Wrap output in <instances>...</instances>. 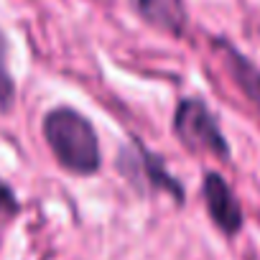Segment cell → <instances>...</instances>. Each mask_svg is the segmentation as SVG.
<instances>
[{
    "mask_svg": "<svg viewBox=\"0 0 260 260\" xmlns=\"http://www.w3.org/2000/svg\"><path fill=\"white\" fill-rule=\"evenodd\" d=\"M133 11L153 28L181 36L186 31V6L184 0H130Z\"/></svg>",
    "mask_w": 260,
    "mask_h": 260,
    "instance_id": "cell-5",
    "label": "cell"
},
{
    "mask_svg": "<svg viewBox=\"0 0 260 260\" xmlns=\"http://www.w3.org/2000/svg\"><path fill=\"white\" fill-rule=\"evenodd\" d=\"M117 169L133 181L136 186L146 189H158V191H166L174 197L176 204H184V186L166 171L164 161L153 153H148L143 146L133 143V146H127L120 156H117Z\"/></svg>",
    "mask_w": 260,
    "mask_h": 260,
    "instance_id": "cell-3",
    "label": "cell"
},
{
    "mask_svg": "<svg viewBox=\"0 0 260 260\" xmlns=\"http://www.w3.org/2000/svg\"><path fill=\"white\" fill-rule=\"evenodd\" d=\"M214 46L222 51L224 56V64H227V72L230 77L235 79V84L242 89V94L260 107V69L245 56L240 54L235 46H230L227 41H214Z\"/></svg>",
    "mask_w": 260,
    "mask_h": 260,
    "instance_id": "cell-6",
    "label": "cell"
},
{
    "mask_svg": "<svg viewBox=\"0 0 260 260\" xmlns=\"http://www.w3.org/2000/svg\"><path fill=\"white\" fill-rule=\"evenodd\" d=\"M18 212V199L13 194V189L0 181V214H16Z\"/></svg>",
    "mask_w": 260,
    "mask_h": 260,
    "instance_id": "cell-8",
    "label": "cell"
},
{
    "mask_svg": "<svg viewBox=\"0 0 260 260\" xmlns=\"http://www.w3.org/2000/svg\"><path fill=\"white\" fill-rule=\"evenodd\" d=\"M174 133L194 153H209L217 158L230 156V146H227L224 133L217 125V117L197 97L179 100V105L174 110Z\"/></svg>",
    "mask_w": 260,
    "mask_h": 260,
    "instance_id": "cell-2",
    "label": "cell"
},
{
    "mask_svg": "<svg viewBox=\"0 0 260 260\" xmlns=\"http://www.w3.org/2000/svg\"><path fill=\"white\" fill-rule=\"evenodd\" d=\"M202 194H204L207 212H209L212 222H214L224 235H230V237L237 235L240 227H242V207H240L237 197L232 194L230 184H227L219 174L209 171V174L204 176V189H202Z\"/></svg>",
    "mask_w": 260,
    "mask_h": 260,
    "instance_id": "cell-4",
    "label": "cell"
},
{
    "mask_svg": "<svg viewBox=\"0 0 260 260\" xmlns=\"http://www.w3.org/2000/svg\"><path fill=\"white\" fill-rule=\"evenodd\" d=\"M44 138L61 169L77 176L97 174L102 164L100 141L92 122L82 112L72 107H54L51 112H46Z\"/></svg>",
    "mask_w": 260,
    "mask_h": 260,
    "instance_id": "cell-1",
    "label": "cell"
},
{
    "mask_svg": "<svg viewBox=\"0 0 260 260\" xmlns=\"http://www.w3.org/2000/svg\"><path fill=\"white\" fill-rule=\"evenodd\" d=\"M13 97H16V84L8 69V41L6 34L0 31V110H8L13 105Z\"/></svg>",
    "mask_w": 260,
    "mask_h": 260,
    "instance_id": "cell-7",
    "label": "cell"
}]
</instances>
